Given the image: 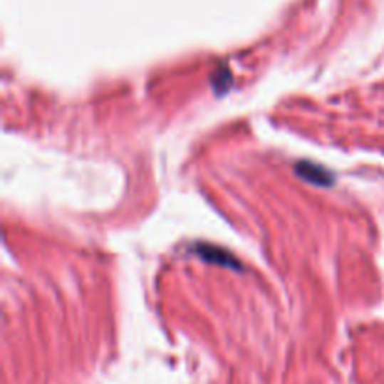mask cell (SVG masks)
I'll return each instance as SVG.
<instances>
[{"mask_svg":"<svg viewBox=\"0 0 384 384\" xmlns=\"http://www.w3.org/2000/svg\"><path fill=\"white\" fill-rule=\"evenodd\" d=\"M296 172H299L302 180L315 184V186H328V184H332V175L324 167L317 165V163L300 162L296 165Z\"/></svg>","mask_w":384,"mask_h":384,"instance_id":"obj_1","label":"cell"},{"mask_svg":"<svg viewBox=\"0 0 384 384\" xmlns=\"http://www.w3.org/2000/svg\"><path fill=\"white\" fill-rule=\"evenodd\" d=\"M197 253L201 255L204 261H210V263H219L225 264V266H234L238 268V263L234 261L227 251L216 248V246H208V244H199L197 246Z\"/></svg>","mask_w":384,"mask_h":384,"instance_id":"obj_2","label":"cell"}]
</instances>
